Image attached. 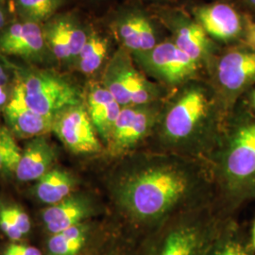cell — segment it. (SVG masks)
Instances as JSON below:
<instances>
[{"instance_id": "cell-1", "label": "cell", "mask_w": 255, "mask_h": 255, "mask_svg": "<svg viewBox=\"0 0 255 255\" xmlns=\"http://www.w3.org/2000/svg\"><path fill=\"white\" fill-rule=\"evenodd\" d=\"M116 160L107 181L111 203L138 238L175 215L216 203L206 162L148 148Z\"/></svg>"}, {"instance_id": "cell-2", "label": "cell", "mask_w": 255, "mask_h": 255, "mask_svg": "<svg viewBox=\"0 0 255 255\" xmlns=\"http://www.w3.org/2000/svg\"><path fill=\"white\" fill-rule=\"evenodd\" d=\"M228 119L219 114L217 99L201 85H190L160 117L146 148L206 162L216 150Z\"/></svg>"}, {"instance_id": "cell-3", "label": "cell", "mask_w": 255, "mask_h": 255, "mask_svg": "<svg viewBox=\"0 0 255 255\" xmlns=\"http://www.w3.org/2000/svg\"><path fill=\"white\" fill-rule=\"evenodd\" d=\"M216 204L227 217L255 200V115L228 119L211 156Z\"/></svg>"}, {"instance_id": "cell-4", "label": "cell", "mask_w": 255, "mask_h": 255, "mask_svg": "<svg viewBox=\"0 0 255 255\" xmlns=\"http://www.w3.org/2000/svg\"><path fill=\"white\" fill-rule=\"evenodd\" d=\"M226 218L216 203L175 215L140 238L141 255H205Z\"/></svg>"}, {"instance_id": "cell-5", "label": "cell", "mask_w": 255, "mask_h": 255, "mask_svg": "<svg viewBox=\"0 0 255 255\" xmlns=\"http://www.w3.org/2000/svg\"><path fill=\"white\" fill-rule=\"evenodd\" d=\"M11 95L29 109L47 117L82 103V95L73 83L50 70L20 72Z\"/></svg>"}, {"instance_id": "cell-6", "label": "cell", "mask_w": 255, "mask_h": 255, "mask_svg": "<svg viewBox=\"0 0 255 255\" xmlns=\"http://www.w3.org/2000/svg\"><path fill=\"white\" fill-rule=\"evenodd\" d=\"M158 102L122 107L105 151L114 159L146 148L161 113Z\"/></svg>"}, {"instance_id": "cell-7", "label": "cell", "mask_w": 255, "mask_h": 255, "mask_svg": "<svg viewBox=\"0 0 255 255\" xmlns=\"http://www.w3.org/2000/svg\"><path fill=\"white\" fill-rule=\"evenodd\" d=\"M101 84L121 107L146 105L161 100L162 92L137 70L130 58L119 51L107 64Z\"/></svg>"}, {"instance_id": "cell-8", "label": "cell", "mask_w": 255, "mask_h": 255, "mask_svg": "<svg viewBox=\"0 0 255 255\" xmlns=\"http://www.w3.org/2000/svg\"><path fill=\"white\" fill-rule=\"evenodd\" d=\"M141 53L139 59L146 72L170 87H179L192 82L199 70V64L175 43L164 42Z\"/></svg>"}, {"instance_id": "cell-9", "label": "cell", "mask_w": 255, "mask_h": 255, "mask_svg": "<svg viewBox=\"0 0 255 255\" xmlns=\"http://www.w3.org/2000/svg\"><path fill=\"white\" fill-rule=\"evenodd\" d=\"M52 131L74 154H100L105 150L82 103L57 114Z\"/></svg>"}, {"instance_id": "cell-10", "label": "cell", "mask_w": 255, "mask_h": 255, "mask_svg": "<svg viewBox=\"0 0 255 255\" xmlns=\"http://www.w3.org/2000/svg\"><path fill=\"white\" fill-rule=\"evenodd\" d=\"M219 90L229 103L255 83V51L234 50L224 55L217 65Z\"/></svg>"}, {"instance_id": "cell-11", "label": "cell", "mask_w": 255, "mask_h": 255, "mask_svg": "<svg viewBox=\"0 0 255 255\" xmlns=\"http://www.w3.org/2000/svg\"><path fill=\"white\" fill-rule=\"evenodd\" d=\"M0 52L27 61H41L47 54L43 27L29 21L13 23L0 31Z\"/></svg>"}, {"instance_id": "cell-12", "label": "cell", "mask_w": 255, "mask_h": 255, "mask_svg": "<svg viewBox=\"0 0 255 255\" xmlns=\"http://www.w3.org/2000/svg\"><path fill=\"white\" fill-rule=\"evenodd\" d=\"M101 206L91 195L75 192L66 199L51 205L43 212L46 230L59 234L82 222L89 221L100 214Z\"/></svg>"}, {"instance_id": "cell-13", "label": "cell", "mask_w": 255, "mask_h": 255, "mask_svg": "<svg viewBox=\"0 0 255 255\" xmlns=\"http://www.w3.org/2000/svg\"><path fill=\"white\" fill-rule=\"evenodd\" d=\"M43 31L48 51L59 62H74L88 39L85 30L67 16L48 20Z\"/></svg>"}, {"instance_id": "cell-14", "label": "cell", "mask_w": 255, "mask_h": 255, "mask_svg": "<svg viewBox=\"0 0 255 255\" xmlns=\"http://www.w3.org/2000/svg\"><path fill=\"white\" fill-rule=\"evenodd\" d=\"M84 106L105 147L122 109L121 105L101 83H94L87 90Z\"/></svg>"}, {"instance_id": "cell-15", "label": "cell", "mask_w": 255, "mask_h": 255, "mask_svg": "<svg viewBox=\"0 0 255 255\" xmlns=\"http://www.w3.org/2000/svg\"><path fill=\"white\" fill-rule=\"evenodd\" d=\"M3 112L9 130L20 138L43 136L53 129L55 117L43 116L29 109L13 95L4 106Z\"/></svg>"}, {"instance_id": "cell-16", "label": "cell", "mask_w": 255, "mask_h": 255, "mask_svg": "<svg viewBox=\"0 0 255 255\" xmlns=\"http://www.w3.org/2000/svg\"><path fill=\"white\" fill-rule=\"evenodd\" d=\"M195 13L206 33L221 41L234 40L243 30L239 13L228 4L217 3L201 7Z\"/></svg>"}, {"instance_id": "cell-17", "label": "cell", "mask_w": 255, "mask_h": 255, "mask_svg": "<svg viewBox=\"0 0 255 255\" xmlns=\"http://www.w3.org/2000/svg\"><path fill=\"white\" fill-rule=\"evenodd\" d=\"M56 159V150L46 135L32 138L22 151V156L15 170L20 182L39 180L49 171Z\"/></svg>"}, {"instance_id": "cell-18", "label": "cell", "mask_w": 255, "mask_h": 255, "mask_svg": "<svg viewBox=\"0 0 255 255\" xmlns=\"http://www.w3.org/2000/svg\"><path fill=\"white\" fill-rule=\"evenodd\" d=\"M205 255H255L251 237L236 217L223 219Z\"/></svg>"}, {"instance_id": "cell-19", "label": "cell", "mask_w": 255, "mask_h": 255, "mask_svg": "<svg viewBox=\"0 0 255 255\" xmlns=\"http://www.w3.org/2000/svg\"><path fill=\"white\" fill-rule=\"evenodd\" d=\"M93 224L82 222L59 234L52 235L47 242L49 255H82L89 243Z\"/></svg>"}, {"instance_id": "cell-20", "label": "cell", "mask_w": 255, "mask_h": 255, "mask_svg": "<svg viewBox=\"0 0 255 255\" xmlns=\"http://www.w3.org/2000/svg\"><path fill=\"white\" fill-rule=\"evenodd\" d=\"M77 181L72 174L55 168L38 180L37 198L46 204H56L75 193Z\"/></svg>"}, {"instance_id": "cell-21", "label": "cell", "mask_w": 255, "mask_h": 255, "mask_svg": "<svg viewBox=\"0 0 255 255\" xmlns=\"http://www.w3.org/2000/svg\"><path fill=\"white\" fill-rule=\"evenodd\" d=\"M108 49L109 43L106 38L97 33L88 35L81 53L74 61L77 69L85 75H92L97 72L105 61Z\"/></svg>"}, {"instance_id": "cell-22", "label": "cell", "mask_w": 255, "mask_h": 255, "mask_svg": "<svg viewBox=\"0 0 255 255\" xmlns=\"http://www.w3.org/2000/svg\"><path fill=\"white\" fill-rule=\"evenodd\" d=\"M175 44L185 54L200 64L208 48L206 31L199 23L187 24L179 28Z\"/></svg>"}, {"instance_id": "cell-23", "label": "cell", "mask_w": 255, "mask_h": 255, "mask_svg": "<svg viewBox=\"0 0 255 255\" xmlns=\"http://www.w3.org/2000/svg\"><path fill=\"white\" fill-rule=\"evenodd\" d=\"M64 0H14L15 9L24 21L41 24L54 16Z\"/></svg>"}, {"instance_id": "cell-24", "label": "cell", "mask_w": 255, "mask_h": 255, "mask_svg": "<svg viewBox=\"0 0 255 255\" xmlns=\"http://www.w3.org/2000/svg\"><path fill=\"white\" fill-rule=\"evenodd\" d=\"M9 128H0V172H15L22 150Z\"/></svg>"}, {"instance_id": "cell-25", "label": "cell", "mask_w": 255, "mask_h": 255, "mask_svg": "<svg viewBox=\"0 0 255 255\" xmlns=\"http://www.w3.org/2000/svg\"><path fill=\"white\" fill-rule=\"evenodd\" d=\"M140 19V15L128 16L122 20L118 27V33L123 45L136 52L141 50Z\"/></svg>"}, {"instance_id": "cell-26", "label": "cell", "mask_w": 255, "mask_h": 255, "mask_svg": "<svg viewBox=\"0 0 255 255\" xmlns=\"http://www.w3.org/2000/svg\"><path fill=\"white\" fill-rule=\"evenodd\" d=\"M100 255H141L140 238L125 230V237L114 242V245Z\"/></svg>"}, {"instance_id": "cell-27", "label": "cell", "mask_w": 255, "mask_h": 255, "mask_svg": "<svg viewBox=\"0 0 255 255\" xmlns=\"http://www.w3.org/2000/svg\"><path fill=\"white\" fill-rule=\"evenodd\" d=\"M6 215L11 219V221L15 224V226L20 230L23 235H26L31 228L30 219L28 218L26 212H24L17 206H4L1 207Z\"/></svg>"}, {"instance_id": "cell-28", "label": "cell", "mask_w": 255, "mask_h": 255, "mask_svg": "<svg viewBox=\"0 0 255 255\" xmlns=\"http://www.w3.org/2000/svg\"><path fill=\"white\" fill-rule=\"evenodd\" d=\"M140 41L141 50L140 52H146L151 50L156 44V36L154 29L151 24L145 17L141 16L140 19Z\"/></svg>"}, {"instance_id": "cell-29", "label": "cell", "mask_w": 255, "mask_h": 255, "mask_svg": "<svg viewBox=\"0 0 255 255\" xmlns=\"http://www.w3.org/2000/svg\"><path fill=\"white\" fill-rule=\"evenodd\" d=\"M0 229L12 241L20 240L24 236L2 208H0Z\"/></svg>"}, {"instance_id": "cell-30", "label": "cell", "mask_w": 255, "mask_h": 255, "mask_svg": "<svg viewBox=\"0 0 255 255\" xmlns=\"http://www.w3.org/2000/svg\"><path fill=\"white\" fill-rule=\"evenodd\" d=\"M7 250L17 255H42L41 252L34 247L27 246L23 244H11Z\"/></svg>"}, {"instance_id": "cell-31", "label": "cell", "mask_w": 255, "mask_h": 255, "mask_svg": "<svg viewBox=\"0 0 255 255\" xmlns=\"http://www.w3.org/2000/svg\"><path fill=\"white\" fill-rule=\"evenodd\" d=\"M245 38L247 44L252 50L255 51V23L249 22L245 29Z\"/></svg>"}, {"instance_id": "cell-32", "label": "cell", "mask_w": 255, "mask_h": 255, "mask_svg": "<svg viewBox=\"0 0 255 255\" xmlns=\"http://www.w3.org/2000/svg\"><path fill=\"white\" fill-rule=\"evenodd\" d=\"M9 101L7 85L6 86L0 85V107H4Z\"/></svg>"}, {"instance_id": "cell-33", "label": "cell", "mask_w": 255, "mask_h": 255, "mask_svg": "<svg viewBox=\"0 0 255 255\" xmlns=\"http://www.w3.org/2000/svg\"><path fill=\"white\" fill-rule=\"evenodd\" d=\"M9 82V75L7 73L4 65L0 63V85L6 86Z\"/></svg>"}, {"instance_id": "cell-34", "label": "cell", "mask_w": 255, "mask_h": 255, "mask_svg": "<svg viewBox=\"0 0 255 255\" xmlns=\"http://www.w3.org/2000/svg\"><path fill=\"white\" fill-rule=\"evenodd\" d=\"M6 24H7V19H6L5 10L0 6V31L5 28Z\"/></svg>"}, {"instance_id": "cell-35", "label": "cell", "mask_w": 255, "mask_h": 255, "mask_svg": "<svg viewBox=\"0 0 255 255\" xmlns=\"http://www.w3.org/2000/svg\"><path fill=\"white\" fill-rule=\"evenodd\" d=\"M248 105H249L250 109L254 111L255 113V96L250 94V93L248 95Z\"/></svg>"}, {"instance_id": "cell-36", "label": "cell", "mask_w": 255, "mask_h": 255, "mask_svg": "<svg viewBox=\"0 0 255 255\" xmlns=\"http://www.w3.org/2000/svg\"><path fill=\"white\" fill-rule=\"evenodd\" d=\"M250 237H251V243H252V246L253 249L255 252V219L254 221V224H253V227L251 230V234H250Z\"/></svg>"}, {"instance_id": "cell-37", "label": "cell", "mask_w": 255, "mask_h": 255, "mask_svg": "<svg viewBox=\"0 0 255 255\" xmlns=\"http://www.w3.org/2000/svg\"><path fill=\"white\" fill-rule=\"evenodd\" d=\"M15 255V254H13V253H11V252H9V251H8L7 249L5 250V252H4V255Z\"/></svg>"}, {"instance_id": "cell-38", "label": "cell", "mask_w": 255, "mask_h": 255, "mask_svg": "<svg viewBox=\"0 0 255 255\" xmlns=\"http://www.w3.org/2000/svg\"><path fill=\"white\" fill-rule=\"evenodd\" d=\"M82 255H100L99 254H97L96 252H91L90 254H82Z\"/></svg>"}, {"instance_id": "cell-39", "label": "cell", "mask_w": 255, "mask_h": 255, "mask_svg": "<svg viewBox=\"0 0 255 255\" xmlns=\"http://www.w3.org/2000/svg\"><path fill=\"white\" fill-rule=\"evenodd\" d=\"M249 2L251 3V5H252V6L255 7V0H249Z\"/></svg>"}, {"instance_id": "cell-40", "label": "cell", "mask_w": 255, "mask_h": 255, "mask_svg": "<svg viewBox=\"0 0 255 255\" xmlns=\"http://www.w3.org/2000/svg\"><path fill=\"white\" fill-rule=\"evenodd\" d=\"M250 94H252V95H255V89H253V90H251V91H250Z\"/></svg>"}]
</instances>
